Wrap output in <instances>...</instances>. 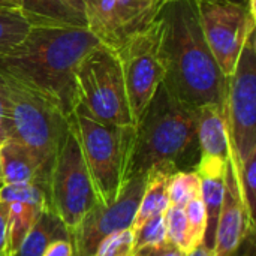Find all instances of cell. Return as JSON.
Masks as SVG:
<instances>
[{"instance_id":"1","label":"cell","mask_w":256,"mask_h":256,"mask_svg":"<svg viewBox=\"0 0 256 256\" xmlns=\"http://www.w3.org/2000/svg\"><path fill=\"white\" fill-rule=\"evenodd\" d=\"M164 84L182 102L225 106L228 78L219 69L201 30L196 0H168L160 14Z\"/></svg>"},{"instance_id":"2","label":"cell","mask_w":256,"mask_h":256,"mask_svg":"<svg viewBox=\"0 0 256 256\" xmlns=\"http://www.w3.org/2000/svg\"><path fill=\"white\" fill-rule=\"evenodd\" d=\"M100 42L84 26L32 24L24 39L0 54V75L32 84L70 116L75 108V70Z\"/></svg>"},{"instance_id":"3","label":"cell","mask_w":256,"mask_h":256,"mask_svg":"<svg viewBox=\"0 0 256 256\" xmlns=\"http://www.w3.org/2000/svg\"><path fill=\"white\" fill-rule=\"evenodd\" d=\"M198 108H194L160 82L146 111L135 123V140L128 168V178L146 176L154 166L182 165L194 170L200 156ZM186 168V170H188Z\"/></svg>"},{"instance_id":"4","label":"cell","mask_w":256,"mask_h":256,"mask_svg":"<svg viewBox=\"0 0 256 256\" xmlns=\"http://www.w3.org/2000/svg\"><path fill=\"white\" fill-rule=\"evenodd\" d=\"M14 126V138L39 154L50 166L69 130V114L58 100L28 82L0 75Z\"/></svg>"},{"instance_id":"5","label":"cell","mask_w":256,"mask_h":256,"mask_svg":"<svg viewBox=\"0 0 256 256\" xmlns=\"http://www.w3.org/2000/svg\"><path fill=\"white\" fill-rule=\"evenodd\" d=\"M72 128L78 136L98 200L110 204L128 180L135 126L105 124L74 110Z\"/></svg>"},{"instance_id":"6","label":"cell","mask_w":256,"mask_h":256,"mask_svg":"<svg viewBox=\"0 0 256 256\" xmlns=\"http://www.w3.org/2000/svg\"><path fill=\"white\" fill-rule=\"evenodd\" d=\"M74 110L99 123L135 126L116 48L99 44L82 57L75 70Z\"/></svg>"},{"instance_id":"7","label":"cell","mask_w":256,"mask_h":256,"mask_svg":"<svg viewBox=\"0 0 256 256\" xmlns=\"http://www.w3.org/2000/svg\"><path fill=\"white\" fill-rule=\"evenodd\" d=\"M48 196L51 210L70 232L99 201L72 123L52 162Z\"/></svg>"},{"instance_id":"8","label":"cell","mask_w":256,"mask_h":256,"mask_svg":"<svg viewBox=\"0 0 256 256\" xmlns=\"http://www.w3.org/2000/svg\"><path fill=\"white\" fill-rule=\"evenodd\" d=\"M196 9L206 42L230 78L248 38L255 33L256 6L248 0H196Z\"/></svg>"},{"instance_id":"9","label":"cell","mask_w":256,"mask_h":256,"mask_svg":"<svg viewBox=\"0 0 256 256\" xmlns=\"http://www.w3.org/2000/svg\"><path fill=\"white\" fill-rule=\"evenodd\" d=\"M225 117L231 159L238 168L256 150V38L252 33L228 78Z\"/></svg>"},{"instance_id":"10","label":"cell","mask_w":256,"mask_h":256,"mask_svg":"<svg viewBox=\"0 0 256 256\" xmlns=\"http://www.w3.org/2000/svg\"><path fill=\"white\" fill-rule=\"evenodd\" d=\"M160 34L162 22L158 16L148 27L128 36L117 48L134 123L140 120L165 76Z\"/></svg>"},{"instance_id":"11","label":"cell","mask_w":256,"mask_h":256,"mask_svg":"<svg viewBox=\"0 0 256 256\" xmlns=\"http://www.w3.org/2000/svg\"><path fill=\"white\" fill-rule=\"evenodd\" d=\"M146 178L147 174L129 177L114 201L110 204L96 202L70 232L74 256H93L102 238L116 231L132 228L146 188Z\"/></svg>"},{"instance_id":"12","label":"cell","mask_w":256,"mask_h":256,"mask_svg":"<svg viewBox=\"0 0 256 256\" xmlns=\"http://www.w3.org/2000/svg\"><path fill=\"white\" fill-rule=\"evenodd\" d=\"M255 236V219L249 214L243 201L237 171L230 156L225 166L224 201L214 234V256H232L246 238Z\"/></svg>"},{"instance_id":"13","label":"cell","mask_w":256,"mask_h":256,"mask_svg":"<svg viewBox=\"0 0 256 256\" xmlns=\"http://www.w3.org/2000/svg\"><path fill=\"white\" fill-rule=\"evenodd\" d=\"M0 200L8 204L6 256H12L42 212L51 208L48 189L38 183L0 186Z\"/></svg>"},{"instance_id":"14","label":"cell","mask_w":256,"mask_h":256,"mask_svg":"<svg viewBox=\"0 0 256 256\" xmlns=\"http://www.w3.org/2000/svg\"><path fill=\"white\" fill-rule=\"evenodd\" d=\"M51 168L39 154L16 140L0 144V186L38 183L48 189Z\"/></svg>"},{"instance_id":"15","label":"cell","mask_w":256,"mask_h":256,"mask_svg":"<svg viewBox=\"0 0 256 256\" xmlns=\"http://www.w3.org/2000/svg\"><path fill=\"white\" fill-rule=\"evenodd\" d=\"M226 162L218 159H198L196 165L194 166V170L200 176V196L204 202L207 214V226L202 243L210 249H213L214 246L216 225L224 201Z\"/></svg>"},{"instance_id":"16","label":"cell","mask_w":256,"mask_h":256,"mask_svg":"<svg viewBox=\"0 0 256 256\" xmlns=\"http://www.w3.org/2000/svg\"><path fill=\"white\" fill-rule=\"evenodd\" d=\"M198 148L200 159L226 162L231 156L225 106L207 104L198 108Z\"/></svg>"},{"instance_id":"17","label":"cell","mask_w":256,"mask_h":256,"mask_svg":"<svg viewBox=\"0 0 256 256\" xmlns=\"http://www.w3.org/2000/svg\"><path fill=\"white\" fill-rule=\"evenodd\" d=\"M84 21L87 30L105 45L118 48L123 34L118 21L117 0H84Z\"/></svg>"},{"instance_id":"18","label":"cell","mask_w":256,"mask_h":256,"mask_svg":"<svg viewBox=\"0 0 256 256\" xmlns=\"http://www.w3.org/2000/svg\"><path fill=\"white\" fill-rule=\"evenodd\" d=\"M176 170L170 166H154L147 172L146 188L142 192V198L136 212V216L132 224V230L141 226L146 220L165 214L170 207L168 200V180Z\"/></svg>"},{"instance_id":"19","label":"cell","mask_w":256,"mask_h":256,"mask_svg":"<svg viewBox=\"0 0 256 256\" xmlns=\"http://www.w3.org/2000/svg\"><path fill=\"white\" fill-rule=\"evenodd\" d=\"M168 0H117V12L123 40L158 20Z\"/></svg>"},{"instance_id":"20","label":"cell","mask_w":256,"mask_h":256,"mask_svg":"<svg viewBox=\"0 0 256 256\" xmlns=\"http://www.w3.org/2000/svg\"><path fill=\"white\" fill-rule=\"evenodd\" d=\"M21 12L32 24H63L84 26L86 21L75 10L68 8L60 0H18Z\"/></svg>"},{"instance_id":"21","label":"cell","mask_w":256,"mask_h":256,"mask_svg":"<svg viewBox=\"0 0 256 256\" xmlns=\"http://www.w3.org/2000/svg\"><path fill=\"white\" fill-rule=\"evenodd\" d=\"M32 27V21L18 8L0 6V54L18 45Z\"/></svg>"},{"instance_id":"22","label":"cell","mask_w":256,"mask_h":256,"mask_svg":"<svg viewBox=\"0 0 256 256\" xmlns=\"http://www.w3.org/2000/svg\"><path fill=\"white\" fill-rule=\"evenodd\" d=\"M200 176L195 170H180L171 174L168 180L170 206L184 207L190 200L200 195Z\"/></svg>"},{"instance_id":"23","label":"cell","mask_w":256,"mask_h":256,"mask_svg":"<svg viewBox=\"0 0 256 256\" xmlns=\"http://www.w3.org/2000/svg\"><path fill=\"white\" fill-rule=\"evenodd\" d=\"M134 231V244L135 250L144 248H154L160 246L168 242L166 237V225H165V214L154 216L146 220L141 226Z\"/></svg>"},{"instance_id":"24","label":"cell","mask_w":256,"mask_h":256,"mask_svg":"<svg viewBox=\"0 0 256 256\" xmlns=\"http://www.w3.org/2000/svg\"><path fill=\"white\" fill-rule=\"evenodd\" d=\"M165 225L168 242L182 249L186 255L189 254V226L184 214V208L170 206L165 212Z\"/></svg>"},{"instance_id":"25","label":"cell","mask_w":256,"mask_h":256,"mask_svg":"<svg viewBox=\"0 0 256 256\" xmlns=\"http://www.w3.org/2000/svg\"><path fill=\"white\" fill-rule=\"evenodd\" d=\"M236 166V165H234ZM240 192L249 214L255 219L256 208V150L250 153L246 160L236 168Z\"/></svg>"},{"instance_id":"26","label":"cell","mask_w":256,"mask_h":256,"mask_svg":"<svg viewBox=\"0 0 256 256\" xmlns=\"http://www.w3.org/2000/svg\"><path fill=\"white\" fill-rule=\"evenodd\" d=\"M183 208H184V214H186L188 226H189V252H190L204 242L207 214H206L204 202L200 195L190 200Z\"/></svg>"},{"instance_id":"27","label":"cell","mask_w":256,"mask_h":256,"mask_svg":"<svg viewBox=\"0 0 256 256\" xmlns=\"http://www.w3.org/2000/svg\"><path fill=\"white\" fill-rule=\"evenodd\" d=\"M134 231L132 228H126L102 238L93 256H134Z\"/></svg>"},{"instance_id":"28","label":"cell","mask_w":256,"mask_h":256,"mask_svg":"<svg viewBox=\"0 0 256 256\" xmlns=\"http://www.w3.org/2000/svg\"><path fill=\"white\" fill-rule=\"evenodd\" d=\"M12 138H14V126L10 118V110L3 92L0 90V144Z\"/></svg>"},{"instance_id":"29","label":"cell","mask_w":256,"mask_h":256,"mask_svg":"<svg viewBox=\"0 0 256 256\" xmlns=\"http://www.w3.org/2000/svg\"><path fill=\"white\" fill-rule=\"evenodd\" d=\"M134 256H186V254L182 249H178L176 244L166 242L160 246L144 248V249L135 250Z\"/></svg>"},{"instance_id":"30","label":"cell","mask_w":256,"mask_h":256,"mask_svg":"<svg viewBox=\"0 0 256 256\" xmlns=\"http://www.w3.org/2000/svg\"><path fill=\"white\" fill-rule=\"evenodd\" d=\"M42 256H74V244L70 238H56L44 250Z\"/></svg>"},{"instance_id":"31","label":"cell","mask_w":256,"mask_h":256,"mask_svg":"<svg viewBox=\"0 0 256 256\" xmlns=\"http://www.w3.org/2000/svg\"><path fill=\"white\" fill-rule=\"evenodd\" d=\"M8 244V204L0 200V256H6Z\"/></svg>"},{"instance_id":"32","label":"cell","mask_w":256,"mask_h":256,"mask_svg":"<svg viewBox=\"0 0 256 256\" xmlns=\"http://www.w3.org/2000/svg\"><path fill=\"white\" fill-rule=\"evenodd\" d=\"M186 256H214V250L207 248L204 243L198 244L194 250H190Z\"/></svg>"},{"instance_id":"33","label":"cell","mask_w":256,"mask_h":256,"mask_svg":"<svg viewBox=\"0 0 256 256\" xmlns=\"http://www.w3.org/2000/svg\"><path fill=\"white\" fill-rule=\"evenodd\" d=\"M62 3H64L68 8H70L72 10H75L78 15H81L82 18H84V15H82V10H84V0H60Z\"/></svg>"},{"instance_id":"34","label":"cell","mask_w":256,"mask_h":256,"mask_svg":"<svg viewBox=\"0 0 256 256\" xmlns=\"http://www.w3.org/2000/svg\"><path fill=\"white\" fill-rule=\"evenodd\" d=\"M0 6H6V8H18V9H20V2H18V0H0Z\"/></svg>"},{"instance_id":"35","label":"cell","mask_w":256,"mask_h":256,"mask_svg":"<svg viewBox=\"0 0 256 256\" xmlns=\"http://www.w3.org/2000/svg\"><path fill=\"white\" fill-rule=\"evenodd\" d=\"M242 254H243V244H242V248H240V249H238V250H237V252H236L232 256H242Z\"/></svg>"},{"instance_id":"36","label":"cell","mask_w":256,"mask_h":256,"mask_svg":"<svg viewBox=\"0 0 256 256\" xmlns=\"http://www.w3.org/2000/svg\"><path fill=\"white\" fill-rule=\"evenodd\" d=\"M248 2H256V0H248Z\"/></svg>"}]
</instances>
